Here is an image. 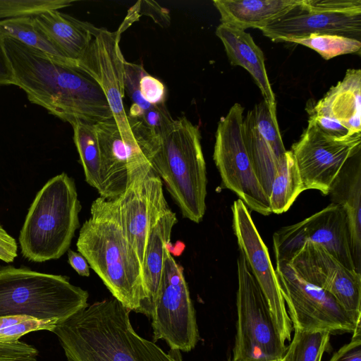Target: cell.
I'll list each match as a JSON object with an SVG mask.
<instances>
[{
	"label": "cell",
	"mask_w": 361,
	"mask_h": 361,
	"mask_svg": "<svg viewBox=\"0 0 361 361\" xmlns=\"http://www.w3.org/2000/svg\"><path fill=\"white\" fill-rule=\"evenodd\" d=\"M140 15H146L151 17L154 21L162 27L170 25V16L169 11L153 1H139Z\"/></svg>",
	"instance_id": "40"
},
{
	"label": "cell",
	"mask_w": 361,
	"mask_h": 361,
	"mask_svg": "<svg viewBox=\"0 0 361 361\" xmlns=\"http://www.w3.org/2000/svg\"><path fill=\"white\" fill-rule=\"evenodd\" d=\"M38 350L21 341L0 343V361H37Z\"/></svg>",
	"instance_id": "35"
},
{
	"label": "cell",
	"mask_w": 361,
	"mask_h": 361,
	"mask_svg": "<svg viewBox=\"0 0 361 361\" xmlns=\"http://www.w3.org/2000/svg\"><path fill=\"white\" fill-rule=\"evenodd\" d=\"M306 242L322 246L345 267L356 271L347 216L340 206L331 203L304 220L275 232L273 245L276 262L289 261Z\"/></svg>",
	"instance_id": "13"
},
{
	"label": "cell",
	"mask_w": 361,
	"mask_h": 361,
	"mask_svg": "<svg viewBox=\"0 0 361 361\" xmlns=\"http://www.w3.org/2000/svg\"><path fill=\"white\" fill-rule=\"evenodd\" d=\"M68 0H0V19L34 17L51 10L70 6Z\"/></svg>",
	"instance_id": "32"
},
{
	"label": "cell",
	"mask_w": 361,
	"mask_h": 361,
	"mask_svg": "<svg viewBox=\"0 0 361 361\" xmlns=\"http://www.w3.org/2000/svg\"><path fill=\"white\" fill-rule=\"evenodd\" d=\"M16 85L31 103L71 126L95 125L114 118L99 85L77 63L61 61L42 51L3 36Z\"/></svg>",
	"instance_id": "1"
},
{
	"label": "cell",
	"mask_w": 361,
	"mask_h": 361,
	"mask_svg": "<svg viewBox=\"0 0 361 361\" xmlns=\"http://www.w3.org/2000/svg\"><path fill=\"white\" fill-rule=\"evenodd\" d=\"M17 256L18 245L16 239L0 224V259L7 263L13 262Z\"/></svg>",
	"instance_id": "41"
},
{
	"label": "cell",
	"mask_w": 361,
	"mask_h": 361,
	"mask_svg": "<svg viewBox=\"0 0 361 361\" xmlns=\"http://www.w3.org/2000/svg\"><path fill=\"white\" fill-rule=\"evenodd\" d=\"M331 203L345 212L352 257L361 274V161L360 152L350 158L334 179L329 194Z\"/></svg>",
	"instance_id": "19"
},
{
	"label": "cell",
	"mask_w": 361,
	"mask_h": 361,
	"mask_svg": "<svg viewBox=\"0 0 361 361\" xmlns=\"http://www.w3.org/2000/svg\"><path fill=\"white\" fill-rule=\"evenodd\" d=\"M76 245L113 297L139 312L145 299L142 267L125 235L113 200L99 196L92 202Z\"/></svg>",
	"instance_id": "3"
},
{
	"label": "cell",
	"mask_w": 361,
	"mask_h": 361,
	"mask_svg": "<svg viewBox=\"0 0 361 361\" xmlns=\"http://www.w3.org/2000/svg\"><path fill=\"white\" fill-rule=\"evenodd\" d=\"M73 140L82 166L85 180L98 192L102 189V159L94 125L76 123L72 125Z\"/></svg>",
	"instance_id": "28"
},
{
	"label": "cell",
	"mask_w": 361,
	"mask_h": 361,
	"mask_svg": "<svg viewBox=\"0 0 361 361\" xmlns=\"http://www.w3.org/2000/svg\"><path fill=\"white\" fill-rule=\"evenodd\" d=\"M304 188L292 152L281 158L269 197L271 213L282 214L292 206Z\"/></svg>",
	"instance_id": "26"
},
{
	"label": "cell",
	"mask_w": 361,
	"mask_h": 361,
	"mask_svg": "<svg viewBox=\"0 0 361 361\" xmlns=\"http://www.w3.org/2000/svg\"><path fill=\"white\" fill-rule=\"evenodd\" d=\"M301 0H214L221 24L245 30L261 29L283 15Z\"/></svg>",
	"instance_id": "23"
},
{
	"label": "cell",
	"mask_w": 361,
	"mask_h": 361,
	"mask_svg": "<svg viewBox=\"0 0 361 361\" xmlns=\"http://www.w3.org/2000/svg\"><path fill=\"white\" fill-rule=\"evenodd\" d=\"M147 74L142 63L125 61L124 63V89L131 99L133 104L146 111L152 105L145 101L140 92V81Z\"/></svg>",
	"instance_id": "34"
},
{
	"label": "cell",
	"mask_w": 361,
	"mask_h": 361,
	"mask_svg": "<svg viewBox=\"0 0 361 361\" xmlns=\"http://www.w3.org/2000/svg\"><path fill=\"white\" fill-rule=\"evenodd\" d=\"M231 210L233 228L240 252L267 299L281 338L284 342L290 341L293 328L268 249L243 201L235 200Z\"/></svg>",
	"instance_id": "17"
},
{
	"label": "cell",
	"mask_w": 361,
	"mask_h": 361,
	"mask_svg": "<svg viewBox=\"0 0 361 361\" xmlns=\"http://www.w3.org/2000/svg\"><path fill=\"white\" fill-rule=\"evenodd\" d=\"M33 19L67 58L75 62L88 47L95 27L59 10L47 11Z\"/></svg>",
	"instance_id": "24"
},
{
	"label": "cell",
	"mask_w": 361,
	"mask_h": 361,
	"mask_svg": "<svg viewBox=\"0 0 361 361\" xmlns=\"http://www.w3.org/2000/svg\"><path fill=\"white\" fill-rule=\"evenodd\" d=\"M68 259L69 264L79 275L82 276H90V266L80 253L68 250Z\"/></svg>",
	"instance_id": "43"
},
{
	"label": "cell",
	"mask_w": 361,
	"mask_h": 361,
	"mask_svg": "<svg viewBox=\"0 0 361 361\" xmlns=\"http://www.w3.org/2000/svg\"><path fill=\"white\" fill-rule=\"evenodd\" d=\"M361 135L338 139L329 137L308 120L307 128L290 152L304 190L329 194L334 179L346 161L360 152Z\"/></svg>",
	"instance_id": "15"
},
{
	"label": "cell",
	"mask_w": 361,
	"mask_h": 361,
	"mask_svg": "<svg viewBox=\"0 0 361 361\" xmlns=\"http://www.w3.org/2000/svg\"><path fill=\"white\" fill-rule=\"evenodd\" d=\"M309 115L327 117L344 126L350 135L361 134V71L348 69L317 104L307 106Z\"/></svg>",
	"instance_id": "20"
},
{
	"label": "cell",
	"mask_w": 361,
	"mask_h": 361,
	"mask_svg": "<svg viewBox=\"0 0 361 361\" xmlns=\"http://www.w3.org/2000/svg\"><path fill=\"white\" fill-rule=\"evenodd\" d=\"M216 35L221 39L232 66L244 68L252 75L264 102L276 110V101L265 67L264 55L250 33L220 24Z\"/></svg>",
	"instance_id": "21"
},
{
	"label": "cell",
	"mask_w": 361,
	"mask_h": 361,
	"mask_svg": "<svg viewBox=\"0 0 361 361\" xmlns=\"http://www.w3.org/2000/svg\"><path fill=\"white\" fill-rule=\"evenodd\" d=\"M140 119L159 136L166 131L174 120L164 104L152 105Z\"/></svg>",
	"instance_id": "36"
},
{
	"label": "cell",
	"mask_w": 361,
	"mask_h": 361,
	"mask_svg": "<svg viewBox=\"0 0 361 361\" xmlns=\"http://www.w3.org/2000/svg\"><path fill=\"white\" fill-rule=\"evenodd\" d=\"M331 333L324 330L294 329V336L282 361H322Z\"/></svg>",
	"instance_id": "29"
},
{
	"label": "cell",
	"mask_w": 361,
	"mask_h": 361,
	"mask_svg": "<svg viewBox=\"0 0 361 361\" xmlns=\"http://www.w3.org/2000/svg\"><path fill=\"white\" fill-rule=\"evenodd\" d=\"M244 108L235 103L217 126L213 158L224 185L234 192L251 210L271 214L269 198L262 188L244 139Z\"/></svg>",
	"instance_id": "9"
},
{
	"label": "cell",
	"mask_w": 361,
	"mask_h": 361,
	"mask_svg": "<svg viewBox=\"0 0 361 361\" xmlns=\"http://www.w3.org/2000/svg\"><path fill=\"white\" fill-rule=\"evenodd\" d=\"M238 319L233 361H278L287 346L274 323L268 302L242 252L237 259Z\"/></svg>",
	"instance_id": "7"
},
{
	"label": "cell",
	"mask_w": 361,
	"mask_h": 361,
	"mask_svg": "<svg viewBox=\"0 0 361 361\" xmlns=\"http://www.w3.org/2000/svg\"><path fill=\"white\" fill-rule=\"evenodd\" d=\"M257 130L269 144L279 158L286 152L279 130L276 110L271 109L264 100L251 110Z\"/></svg>",
	"instance_id": "33"
},
{
	"label": "cell",
	"mask_w": 361,
	"mask_h": 361,
	"mask_svg": "<svg viewBox=\"0 0 361 361\" xmlns=\"http://www.w3.org/2000/svg\"><path fill=\"white\" fill-rule=\"evenodd\" d=\"M112 200L125 235L142 267L149 233L171 209L163 183L152 166L143 168L129 177L125 190Z\"/></svg>",
	"instance_id": "14"
},
{
	"label": "cell",
	"mask_w": 361,
	"mask_h": 361,
	"mask_svg": "<svg viewBox=\"0 0 361 361\" xmlns=\"http://www.w3.org/2000/svg\"><path fill=\"white\" fill-rule=\"evenodd\" d=\"M59 321L38 319L27 316L0 317V343L19 341L23 336L37 331H53Z\"/></svg>",
	"instance_id": "31"
},
{
	"label": "cell",
	"mask_w": 361,
	"mask_h": 361,
	"mask_svg": "<svg viewBox=\"0 0 361 361\" xmlns=\"http://www.w3.org/2000/svg\"><path fill=\"white\" fill-rule=\"evenodd\" d=\"M16 85L14 74L0 34V85Z\"/></svg>",
	"instance_id": "42"
},
{
	"label": "cell",
	"mask_w": 361,
	"mask_h": 361,
	"mask_svg": "<svg viewBox=\"0 0 361 361\" xmlns=\"http://www.w3.org/2000/svg\"><path fill=\"white\" fill-rule=\"evenodd\" d=\"M177 223L176 214L170 209L159 218L149 233L142 264L145 299L139 313L149 317L162 275L165 250Z\"/></svg>",
	"instance_id": "22"
},
{
	"label": "cell",
	"mask_w": 361,
	"mask_h": 361,
	"mask_svg": "<svg viewBox=\"0 0 361 361\" xmlns=\"http://www.w3.org/2000/svg\"><path fill=\"white\" fill-rule=\"evenodd\" d=\"M289 42L299 44L317 51L325 60L338 56L360 54L361 42L336 35L312 34L301 38L294 39Z\"/></svg>",
	"instance_id": "30"
},
{
	"label": "cell",
	"mask_w": 361,
	"mask_h": 361,
	"mask_svg": "<svg viewBox=\"0 0 361 361\" xmlns=\"http://www.w3.org/2000/svg\"><path fill=\"white\" fill-rule=\"evenodd\" d=\"M278 361H282V360H278Z\"/></svg>",
	"instance_id": "44"
},
{
	"label": "cell",
	"mask_w": 361,
	"mask_h": 361,
	"mask_svg": "<svg viewBox=\"0 0 361 361\" xmlns=\"http://www.w3.org/2000/svg\"><path fill=\"white\" fill-rule=\"evenodd\" d=\"M274 42H290L312 34L361 39L360 0H301L261 28Z\"/></svg>",
	"instance_id": "11"
},
{
	"label": "cell",
	"mask_w": 361,
	"mask_h": 361,
	"mask_svg": "<svg viewBox=\"0 0 361 361\" xmlns=\"http://www.w3.org/2000/svg\"><path fill=\"white\" fill-rule=\"evenodd\" d=\"M122 32H111L95 27L92 39L78 66L101 87L110 106L113 117L123 138H132L134 132L124 109V63L119 42Z\"/></svg>",
	"instance_id": "16"
},
{
	"label": "cell",
	"mask_w": 361,
	"mask_h": 361,
	"mask_svg": "<svg viewBox=\"0 0 361 361\" xmlns=\"http://www.w3.org/2000/svg\"><path fill=\"white\" fill-rule=\"evenodd\" d=\"M114 297L96 302L53 330L68 361H181L138 335Z\"/></svg>",
	"instance_id": "2"
},
{
	"label": "cell",
	"mask_w": 361,
	"mask_h": 361,
	"mask_svg": "<svg viewBox=\"0 0 361 361\" xmlns=\"http://www.w3.org/2000/svg\"><path fill=\"white\" fill-rule=\"evenodd\" d=\"M276 274L293 329L354 333L360 317L346 311L328 292L298 276L286 261L276 262Z\"/></svg>",
	"instance_id": "12"
},
{
	"label": "cell",
	"mask_w": 361,
	"mask_h": 361,
	"mask_svg": "<svg viewBox=\"0 0 361 361\" xmlns=\"http://www.w3.org/2000/svg\"><path fill=\"white\" fill-rule=\"evenodd\" d=\"M244 139L254 170L267 196L269 197L281 158L257 129L251 110L243 119Z\"/></svg>",
	"instance_id": "25"
},
{
	"label": "cell",
	"mask_w": 361,
	"mask_h": 361,
	"mask_svg": "<svg viewBox=\"0 0 361 361\" xmlns=\"http://www.w3.org/2000/svg\"><path fill=\"white\" fill-rule=\"evenodd\" d=\"M152 168L182 216L200 223L206 211L207 171L197 126L183 116L160 136Z\"/></svg>",
	"instance_id": "5"
},
{
	"label": "cell",
	"mask_w": 361,
	"mask_h": 361,
	"mask_svg": "<svg viewBox=\"0 0 361 361\" xmlns=\"http://www.w3.org/2000/svg\"><path fill=\"white\" fill-rule=\"evenodd\" d=\"M80 209L72 178L63 172L49 179L37 193L20 232L24 258L44 262L63 255L80 226Z\"/></svg>",
	"instance_id": "4"
},
{
	"label": "cell",
	"mask_w": 361,
	"mask_h": 361,
	"mask_svg": "<svg viewBox=\"0 0 361 361\" xmlns=\"http://www.w3.org/2000/svg\"><path fill=\"white\" fill-rule=\"evenodd\" d=\"M128 117L134 132L123 138L114 118L94 125L102 159L100 197L112 200L126 189L129 177L140 169L152 166L160 147V136L140 119Z\"/></svg>",
	"instance_id": "8"
},
{
	"label": "cell",
	"mask_w": 361,
	"mask_h": 361,
	"mask_svg": "<svg viewBox=\"0 0 361 361\" xmlns=\"http://www.w3.org/2000/svg\"><path fill=\"white\" fill-rule=\"evenodd\" d=\"M0 34L16 39L25 45L42 51L61 61L77 63L67 58L35 23L33 17L1 20Z\"/></svg>",
	"instance_id": "27"
},
{
	"label": "cell",
	"mask_w": 361,
	"mask_h": 361,
	"mask_svg": "<svg viewBox=\"0 0 361 361\" xmlns=\"http://www.w3.org/2000/svg\"><path fill=\"white\" fill-rule=\"evenodd\" d=\"M165 250L164 268L150 318L154 341L164 340L173 351L189 352L199 332L183 268Z\"/></svg>",
	"instance_id": "10"
},
{
	"label": "cell",
	"mask_w": 361,
	"mask_h": 361,
	"mask_svg": "<svg viewBox=\"0 0 361 361\" xmlns=\"http://www.w3.org/2000/svg\"><path fill=\"white\" fill-rule=\"evenodd\" d=\"M140 92L145 102L151 105L164 104L166 88L157 78L145 75L140 81Z\"/></svg>",
	"instance_id": "37"
},
{
	"label": "cell",
	"mask_w": 361,
	"mask_h": 361,
	"mask_svg": "<svg viewBox=\"0 0 361 361\" xmlns=\"http://www.w3.org/2000/svg\"><path fill=\"white\" fill-rule=\"evenodd\" d=\"M88 293L69 278L26 267H0V317L27 316L62 322L88 306Z\"/></svg>",
	"instance_id": "6"
},
{
	"label": "cell",
	"mask_w": 361,
	"mask_h": 361,
	"mask_svg": "<svg viewBox=\"0 0 361 361\" xmlns=\"http://www.w3.org/2000/svg\"><path fill=\"white\" fill-rule=\"evenodd\" d=\"M329 361H361V328L353 333L351 341L336 351Z\"/></svg>",
	"instance_id": "39"
},
{
	"label": "cell",
	"mask_w": 361,
	"mask_h": 361,
	"mask_svg": "<svg viewBox=\"0 0 361 361\" xmlns=\"http://www.w3.org/2000/svg\"><path fill=\"white\" fill-rule=\"evenodd\" d=\"M309 116V121H311L320 131L329 137L343 139L353 136L344 126L335 120L323 116L313 114Z\"/></svg>",
	"instance_id": "38"
},
{
	"label": "cell",
	"mask_w": 361,
	"mask_h": 361,
	"mask_svg": "<svg viewBox=\"0 0 361 361\" xmlns=\"http://www.w3.org/2000/svg\"><path fill=\"white\" fill-rule=\"evenodd\" d=\"M288 262L301 279L330 293L348 312L361 317L360 273L311 242L305 243Z\"/></svg>",
	"instance_id": "18"
}]
</instances>
